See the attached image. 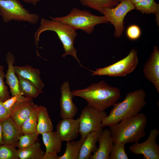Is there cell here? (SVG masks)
<instances>
[{"mask_svg": "<svg viewBox=\"0 0 159 159\" xmlns=\"http://www.w3.org/2000/svg\"><path fill=\"white\" fill-rule=\"evenodd\" d=\"M145 78L151 82L159 93V50L155 46L143 68Z\"/></svg>", "mask_w": 159, "mask_h": 159, "instance_id": "obj_13", "label": "cell"}, {"mask_svg": "<svg viewBox=\"0 0 159 159\" xmlns=\"http://www.w3.org/2000/svg\"><path fill=\"white\" fill-rule=\"evenodd\" d=\"M72 92L74 96L85 99L88 106L100 111L113 106L121 96L120 89L109 85L103 80L92 84L86 88Z\"/></svg>", "mask_w": 159, "mask_h": 159, "instance_id": "obj_1", "label": "cell"}, {"mask_svg": "<svg viewBox=\"0 0 159 159\" xmlns=\"http://www.w3.org/2000/svg\"><path fill=\"white\" fill-rule=\"evenodd\" d=\"M37 106L32 98L23 96L11 108L10 117L21 128L24 122Z\"/></svg>", "mask_w": 159, "mask_h": 159, "instance_id": "obj_12", "label": "cell"}, {"mask_svg": "<svg viewBox=\"0 0 159 159\" xmlns=\"http://www.w3.org/2000/svg\"><path fill=\"white\" fill-rule=\"evenodd\" d=\"M14 69L16 74L31 81L39 89L42 90L44 88V84L40 78L39 69L28 65L14 66Z\"/></svg>", "mask_w": 159, "mask_h": 159, "instance_id": "obj_18", "label": "cell"}, {"mask_svg": "<svg viewBox=\"0 0 159 159\" xmlns=\"http://www.w3.org/2000/svg\"><path fill=\"white\" fill-rule=\"evenodd\" d=\"M98 148L91 155L90 159H110V155L114 143L110 129L103 130L98 139Z\"/></svg>", "mask_w": 159, "mask_h": 159, "instance_id": "obj_15", "label": "cell"}, {"mask_svg": "<svg viewBox=\"0 0 159 159\" xmlns=\"http://www.w3.org/2000/svg\"><path fill=\"white\" fill-rule=\"evenodd\" d=\"M41 147V143L37 141L28 148L18 149L17 153L19 159H42L45 152Z\"/></svg>", "mask_w": 159, "mask_h": 159, "instance_id": "obj_23", "label": "cell"}, {"mask_svg": "<svg viewBox=\"0 0 159 159\" xmlns=\"http://www.w3.org/2000/svg\"><path fill=\"white\" fill-rule=\"evenodd\" d=\"M23 96L20 93L16 94L2 102L3 105L6 108L11 110Z\"/></svg>", "mask_w": 159, "mask_h": 159, "instance_id": "obj_33", "label": "cell"}, {"mask_svg": "<svg viewBox=\"0 0 159 159\" xmlns=\"http://www.w3.org/2000/svg\"><path fill=\"white\" fill-rule=\"evenodd\" d=\"M46 31L54 32L57 35L64 50V53L62 55L63 57L67 55H71L77 60L81 66L83 67L77 57V51L74 46L77 36L76 31L66 24L54 20H49L44 18L41 20L40 25L34 35L35 43L37 47V55L39 54L38 48L40 36L42 33Z\"/></svg>", "mask_w": 159, "mask_h": 159, "instance_id": "obj_4", "label": "cell"}, {"mask_svg": "<svg viewBox=\"0 0 159 159\" xmlns=\"http://www.w3.org/2000/svg\"><path fill=\"white\" fill-rule=\"evenodd\" d=\"M56 129L57 133L62 141L73 140L80 133L79 119L63 118L57 124Z\"/></svg>", "mask_w": 159, "mask_h": 159, "instance_id": "obj_14", "label": "cell"}, {"mask_svg": "<svg viewBox=\"0 0 159 159\" xmlns=\"http://www.w3.org/2000/svg\"><path fill=\"white\" fill-rule=\"evenodd\" d=\"M37 107L38 106L23 122L21 127L23 134L37 132Z\"/></svg>", "mask_w": 159, "mask_h": 159, "instance_id": "obj_27", "label": "cell"}, {"mask_svg": "<svg viewBox=\"0 0 159 159\" xmlns=\"http://www.w3.org/2000/svg\"><path fill=\"white\" fill-rule=\"evenodd\" d=\"M42 135L43 142L46 148L45 153L57 155L61 151L62 141L56 131H50Z\"/></svg>", "mask_w": 159, "mask_h": 159, "instance_id": "obj_19", "label": "cell"}, {"mask_svg": "<svg viewBox=\"0 0 159 159\" xmlns=\"http://www.w3.org/2000/svg\"><path fill=\"white\" fill-rule=\"evenodd\" d=\"M135 9L143 14H154L156 16L157 24L159 23V4L154 0H142L134 4Z\"/></svg>", "mask_w": 159, "mask_h": 159, "instance_id": "obj_24", "label": "cell"}, {"mask_svg": "<svg viewBox=\"0 0 159 159\" xmlns=\"http://www.w3.org/2000/svg\"><path fill=\"white\" fill-rule=\"evenodd\" d=\"M39 135L37 132L21 135L19 137L16 147L19 149L29 147L37 141Z\"/></svg>", "mask_w": 159, "mask_h": 159, "instance_id": "obj_28", "label": "cell"}, {"mask_svg": "<svg viewBox=\"0 0 159 159\" xmlns=\"http://www.w3.org/2000/svg\"><path fill=\"white\" fill-rule=\"evenodd\" d=\"M100 134L92 132L87 136L81 146L78 159H89L91 153L97 149L96 144Z\"/></svg>", "mask_w": 159, "mask_h": 159, "instance_id": "obj_21", "label": "cell"}, {"mask_svg": "<svg viewBox=\"0 0 159 159\" xmlns=\"http://www.w3.org/2000/svg\"><path fill=\"white\" fill-rule=\"evenodd\" d=\"M0 15L6 23L14 20L33 24L37 22L39 19L37 14L30 13L19 0H0Z\"/></svg>", "mask_w": 159, "mask_h": 159, "instance_id": "obj_6", "label": "cell"}, {"mask_svg": "<svg viewBox=\"0 0 159 159\" xmlns=\"http://www.w3.org/2000/svg\"><path fill=\"white\" fill-rule=\"evenodd\" d=\"M11 114V110L5 108L2 102L0 101V121L10 117Z\"/></svg>", "mask_w": 159, "mask_h": 159, "instance_id": "obj_34", "label": "cell"}, {"mask_svg": "<svg viewBox=\"0 0 159 159\" xmlns=\"http://www.w3.org/2000/svg\"><path fill=\"white\" fill-rule=\"evenodd\" d=\"M126 35L128 38L131 40H135L141 36V31L140 27L136 24L130 25L127 29Z\"/></svg>", "mask_w": 159, "mask_h": 159, "instance_id": "obj_32", "label": "cell"}, {"mask_svg": "<svg viewBox=\"0 0 159 159\" xmlns=\"http://www.w3.org/2000/svg\"><path fill=\"white\" fill-rule=\"evenodd\" d=\"M125 144L121 143H114L110 155V159H128L125 150Z\"/></svg>", "mask_w": 159, "mask_h": 159, "instance_id": "obj_30", "label": "cell"}, {"mask_svg": "<svg viewBox=\"0 0 159 159\" xmlns=\"http://www.w3.org/2000/svg\"><path fill=\"white\" fill-rule=\"evenodd\" d=\"M107 115L105 111H99L88 105L85 107L78 118L81 138L85 139L92 132L100 133L103 130L102 121Z\"/></svg>", "mask_w": 159, "mask_h": 159, "instance_id": "obj_8", "label": "cell"}, {"mask_svg": "<svg viewBox=\"0 0 159 159\" xmlns=\"http://www.w3.org/2000/svg\"><path fill=\"white\" fill-rule=\"evenodd\" d=\"M4 144L2 137V121H0V145Z\"/></svg>", "mask_w": 159, "mask_h": 159, "instance_id": "obj_37", "label": "cell"}, {"mask_svg": "<svg viewBox=\"0 0 159 159\" xmlns=\"http://www.w3.org/2000/svg\"><path fill=\"white\" fill-rule=\"evenodd\" d=\"M25 3L31 4L35 6L41 0H23Z\"/></svg>", "mask_w": 159, "mask_h": 159, "instance_id": "obj_36", "label": "cell"}, {"mask_svg": "<svg viewBox=\"0 0 159 159\" xmlns=\"http://www.w3.org/2000/svg\"><path fill=\"white\" fill-rule=\"evenodd\" d=\"M19 80V88L23 96L31 98L37 97L43 92L31 81L16 74Z\"/></svg>", "mask_w": 159, "mask_h": 159, "instance_id": "obj_22", "label": "cell"}, {"mask_svg": "<svg viewBox=\"0 0 159 159\" xmlns=\"http://www.w3.org/2000/svg\"><path fill=\"white\" fill-rule=\"evenodd\" d=\"M37 114V132L39 135H42L53 131V124L47 108L42 106H38Z\"/></svg>", "mask_w": 159, "mask_h": 159, "instance_id": "obj_20", "label": "cell"}, {"mask_svg": "<svg viewBox=\"0 0 159 159\" xmlns=\"http://www.w3.org/2000/svg\"><path fill=\"white\" fill-rule=\"evenodd\" d=\"M2 137L4 144L15 145L23 133L21 129L11 117L2 121Z\"/></svg>", "mask_w": 159, "mask_h": 159, "instance_id": "obj_16", "label": "cell"}, {"mask_svg": "<svg viewBox=\"0 0 159 159\" xmlns=\"http://www.w3.org/2000/svg\"><path fill=\"white\" fill-rule=\"evenodd\" d=\"M84 6L93 9L103 14L105 8H112L120 2L118 0H78Z\"/></svg>", "mask_w": 159, "mask_h": 159, "instance_id": "obj_25", "label": "cell"}, {"mask_svg": "<svg viewBox=\"0 0 159 159\" xmlns=\"http://www.w3.org/2000/svg\"><path fill=\"white\" fill-rule=\"evenodd\" d=\"M51 19L66 24L74 30L81 29L90 34L95 26L99 24L109 23L104 16L94 15L90 11L74 7L67 15L59 17H49Z\"/></svg>", "mask_w": 159, "mask_h": 159, "instance_id": "obj_5", "label": "cell"}, {"mask_svg": "<svg viewBox=\"0 0 159 159\" xmlns=\"http://www.w3.org/2000/svg\"><path fill=\"white\" fill-rule=\"evenodd\" d=\"M6 60L8 65V69L5 75L6 83L10 87L11 96L20 93L19 88V80L15 72L14 64L15 57L11 52H8L6 56Z\"/></svg>", "mask_w": 159, "mask_h": 159, "instance_id": "obj_17", "label": "cell"}, {"mask_svg": "<svg viewBox=\"0 0 159 159\" xmlns=\"http://www.w3.org/2000/svg\"><path fill=\"white\" fill-rule=\"evenodd\" d=\"M4 67L0 65V101L4 102L11 97L8 90V88L4 82L5 74Z\"/></svg>", "mask_w": 159, "mask_h": 159, "instance_id": "obj_31", "label": "cell"}, {"mask_svg": "<svg viewBox=\"0 0 159 159\" xmlns=\"http://www.w3.org/2000/svg\"><path fill=\"white\" fill-rule=\"evenodd\" d=\"M142 0H131L132 2L134 4H135L138 3Z\"/></svg>", "mask_w": 159, "mask_h": 159, "instance_id": "obj_38", "label": "cell"}, {"mask_svg": "<svg viewBox=\"0 0 159 159\" xmlns=\"http://www.w3.org/2000/svg\"><path fill=\"white\" fill-rule=\"evenodd\" d=\"M59 157L57 155L45 153L42 159H58Z\"/></svg>", "mask_w": 159, "mask_h": 159, "instance_id": "obj_35", "label": "cell"}, {"mask_svg": "<svg viewBox=\"0 0 159 159\" xmlns=\"http://www.w3.org/2000/svg\"><path fill=\"white\" fill-rule=\"evenodd\" d=\"M135 9L131 0H122L113 7L104 9L102 14L107 21L114 26L115 37L119 38L122 35L125 29L124 18L129 12Z\"/></svg>", "mask_w": 159, "mask_h": 159, "instance_id": "obj_9", "label": "cell"}, {"mask_svg": "<svg viewBox=\"0 0 159 159\" xmlns=\"http://www.w3.org/2000/svg\"><path fill=\"white\" fill-rule=\"evenodd\" d=\"M84 139L81 138L78 140L67 142L63 154L58 159H78L80 152Z\"/></svg>", "mask_w": 159, "mask_h": 159, "instance_id": "obj_26", "label": "cell"}, {"mask_svg": "<svg viewBox=\"0 0 159 159\" xmlns=\"http://www.w3.org/2000/svg\"><path fill=\"white\" fill-rule=\"evenodd\" d=\"M159 134L158 129L152 130L146 140L142 143H134L129 147V150L133 154L143 155L144 159H159V145L156 141Z\"/></svg>", "mask_w": 159, "mask_h": 159, "instance_id": "obj_10", "label": "cell"}, {"mask_svg": "<svg viewBox=\"0 0 159 159\" xmlns=\"http://www.w3.org/2000/svg\"><path fill=\"white\" fill-rule=\"evenodd\" d=\"M147 116L143 113L124 119L110 127L114 143L138 142L145 135Z\"/></svg>", "mask_w": 159, "mask_h": 159, "instance_id": "obj_3", "label": "cell"}, {"mask_svg": "<svg viewBox=\"0 0 159 159\" xmlns=\"http://www.w3.org/2000/svg\"><path fill=\"white\" fill-rule=\"evenodd\" d=\"M14 145L3 144L0 145V159H19L17 150Z\"/></svg>", "mask_w": 159, "mask_h": 159, "instance_id": "obj_29", "label": "cell"}, {"mask_svg": "<svg viewBox=\"0 0 159 159\" xmlns=\"http://www.w3.org/2000/svg\"><path fill=\"white\" fill-rule=\"evenodd\" d=\"M139 62L137 51L132 49L122 59L106 67L91 71L92 75H106L114 77H124L133 72Z\"/></svg>", "mask_w": 159, "mask_h": 159, "instance_id": "obj_7", "label": "cell"}, {"mask_svg": "<svg viewBox=\"0 0 159 159\" xmlns=\"http://www.w3.org/2000/svg\"><path fill=\"white\" fill-rule=\"evenodd\" d=\"M118 0L120 2L121 1H122V0Z\"/></svg>", "mask_w": 159, "mask_h": 159, "instance_id": "obj_39", "label": "cell"}, {"mask_svg": "<svg viewBox=\"0 0 159 159\" xmlns=\"http://www.w3.org/2000/svg\"><path fill=\"white\" fill-rule=\"evenodd\" d=\"M60 116L63 118H73L78 112L77 108L73 101L74 97L71 91L69 83L64 82L60 88Z\"/></svg>", "mask_w": 159, "mask_h": 159, "instance_id": "obj_11", "label": "cell"}, {"mask_svg": "<svg viewBox=\"0 0 159 159\" xmlns=\"http://www.w3.org/2000/svg\"><path fill=\"white\" fill-rule=\"evenodd\" d=\"M146 96L145 92L142 89L130 92L122 101L114 105L109 115L103 120L102 127H110L138 115L146 104Z\"/></svg>", "mask_w": 159, "mask_h": 159, "instance_id": "obj_2", "label": "cell"}]
</instances>
